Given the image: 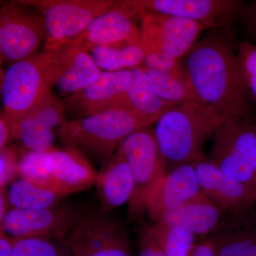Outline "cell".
<instances>
[{
  "label": "cell",
  "instance_id": "ba28073f",
  "mask_svg": "<svg viewBox=\"0 0 256 256\" xmlns=\"http://www.w3.org/2000/svg\"><path fill=\"white\" fill-rule=\"evenodd\" d=\"M18 4L41 12L46 26L44 50L73 41L94 20L116 4L112 0H23Z\"/></svg>",
  "mask_w": 256,
  "mask_h": 256
},
{
  "label": "cell",
  "instance_id": "7402d4cb",
  "mask_svg": "<svg viewBox=\"0 0 256 256\" xmlns=\"http://www.w3.org/2000/svg\"><path fill=\"white\" fill-rule=\"evenodd\" d=\"M223 210L200 192L186 204L170 212L158 223L180 227L194 235L212 233L220 224Z\"/></svg>",
  "mask_w": 256,
  "mask_h": 256
},
{
  "label": "cell",
  "instance_id": "ffe728a7",
  "mask_svg": "<svg viewBox=\"0 0 256 256\" xmlns=\"http://www.w3.org/2000/svg\"><path fill=\"white\" fill-rule=\"evenodd\" d=\"M96 185L102 212L110 213L129 202L134 181L129 165L118 150L98 173Z\"/></svg>",
  "mask_w": 256,
  "mask_h": 256
},
{
  "label": "cell",
  "instance_id": "6da1fadb",
  "mask_svg": "<svg viewBox=\"0 0 256 256\" xmlns=\"http://www.w3.org/2000/svg\"><path fill=\"white\" fill-rule=\"evenodd\" d=\"M220 30L198 40L183 57L186 77L202 104L224 119H250L252 101L244 92L236 63L237 44Z\"/></svg>",
  "mask_w": 256,
  "mask_h": 256
},
{
  "label": "cell",
  "instance_id": "cb8c5ba5",
  "mask_svg": "<svg viewBox=\"0 0 256 256\" xmlns=\"http://www.w3.org/2000/svg\"><path fill=\"white\" fill-rule=\"evenodd\" d=\"M101 72L90 54L77 46L68 68L56 85L62 92L74 94L95 82Z\"/></svg>",
  "mask_w": 256,
  "mask_h": 256
},
{
  "label": "cell",
  "instance_id": "8d00e7d4",
  "mask_svg": "<svg viewBox=\"0 0 256 256\" xmlns=\"http://www.w3.org/2000/svg\"><path fill=\"white\" fill-rule=\"evenodd\" d=\"M188 256H216L210 240L195 245Z\"/></svg>",
  "mask_w": 256,
  "mask_h": 256
},
{
  "label": "cell",
  "instance_id": "7c38bea8",
  "mask_svg": "<svg viewBox=\"0 0 256 256\" xmlns=\"http://www.w3.org/2000/svg\"><path fill=\"white\" fill-rule=\"evenodd\" d=\"M140 30L144 52H156L182 58L206 28L188 18L151 14L143 18Z\"/></svg>",
  "mask_w": 256,
  "mask_h": 256
},
{
  "label": "cell",
  "instance_id": "9a60e30c",
  "mask_svg": "<svg viewBox=\"0 0 256 256\" xmlns=\"http://www.w3.org/2000/svg\"><path fill=\"white\" fill-rule=\"evenodd\" d=\"M200 192L192 163L176 165L158 182L146 206L150 218L156 223L191 200Z\"/></svg>",
  "mask_w": 256,
  "mask_h": 256
},
{
  "label": "cell",
  "instance_id": "83f0119b",
  "mask_svg": "<svg viewBox=\"0 0 256 256\" xmlns=\"http://www.w3.org/2000/svg\"><path fill=\"white\" fill-rule=\"evenodd\" d=\"M47 153L30 150L23 152L18 160V174L22 180L42 188L62 190L72 194L54 181L45 166Z\"/></svg>",
  "mask_w": 256,
  "mask_h": 256
},
{
  "label": "cell",
  "instance_id": "4316f807",
  "mask_svg": "<svg viewBox=\"0 0 256 256\" xmlns=\"http://www.w3.org/2000/svg\"><path fill=\"white\" fill-rule=\"evenodd\" d=\"M150 230L166 256H188L195 246L194 235L180 227L156 223Z\"/></svg>",
  "mask_w": 256,
  "mask_h": 256
},
{
  "label": "cell",
  "instance_id": "44dd1931",
  "mask_svg": "<svg viewBox=\"0 0 256 256\" xmlns=\"http://www.w3.org/2000/svg\"><path fill=\"white\" fill-rule=\"evenodd\" d=\"M130 72L129 88L114 109L128 111L151 126L176 105L163 100L152 92L140 67L131 68Z\"/></svg>",
  "mask_w": 256,
  "mask_h": 256
},
{
  "label": "cell",
  "instance_id": "603a6c76",
  "mask_svg": "<svg viewBox=\"0 0 256 256\" xmlns=\"http://www.w3.org/2000/svg\"><path fill=\"white\" fill-rule=\"evenodd\" d=\"M8 197L11 208L22 210H43L60 204L70 194L62 190L37 186L20 178L10 185Z\"/></svg>",
  "mask_w": 256,
  "mask_h": 256
},
{
  "label": "cell",
  "instance_id": "836d02e7",
  "mask_svg": "<svg viewBox=\"0 0 256 256\" xmlns=\"http://www.w3.org/2000/svg\"><path fill=\"white\" fill-rule=\"evenodd\" d=\"M238 22H242L246 36L250 41L256 42V0L246 3L240 12Z\"/></svg>",
  "mask_w": 256,
  "mask_h": 256
},
{
  "label": "cell",
  "instance_id": "9c48e42d",
  "mask_svg": "<svg viewBox=\"0 0 256 256\" xmlns=\"http://www.w3.org/2000/svg\"><path fill=\"white\" fill-rule=\"evenodd\" d=\"M134 21L162 14L188 18L212 30H226L238 22L246 2L242 0H124Z\"/></svg>",
  "mask_w": 256,
  "mask_h": 256
},
{
  "label": "cell",
  "instance_id": "5b68a950",
  "mask_svg": "<svg viewBox=\"0 0 256 256\" xmlns=\"http://www.w3.org/2000/svg\"><path fill=\"white\" fill-rule=\"evenodd\" d=\"M118 150L129 165L134 181L128 214L136 220L146 212V203L153 188L168 172V162L160 150L156 130L146 126L120 142Z\"/></svg>",
  "mask_w": 256,
  "mask_h": 256
},
{
  "label": "cell",
  "instance_id": "1f68e13d",
  "mask_svg": "<svg viewBox=\"0 0 256 256\" xmlns=\"http://www.w3.org/2000/svg\"><path fill=\"white\" fill-rule=\"evenodd\" d=\"M18 160L14 148L8 146L0 150V188H6L18 176Z\"/></svg>",
  "mask_w": 256,
  "mask_h": 256
},
{
  "label": "cell",
  "instance_id": "4fadbf2b",
  "mask_svg": "<svg viewBox=\"0 0 256 256\" xmlns=\"http://www.w3.org/2000/svg\"><path fill=\"white\" fill-rule=\"evenodd\" d=\"M200 192L226 212H242L256 204V192L234 180L202 156L192 162Z\"/></svg>",
  "mask_w": 256,
  "mask_h": 256
},
{
  "label": "cell",
  "instance_id": "8fae6325",
  "mask_svg": "<svg viewBox=\"0 0 256 256\" xmlns=\"http://www.w3.org/2000/svg\"><path fill=\"white\" fill-rule=\"evenodd\" d=\"M82 210L72 203H60L43 210L12 208L0 224V230L15 239L60 240L70 232Z\"/></svg>",
  "mask_w": 256,
  "mask_h": 256
},
{
  "label": "cell",
  "instance_id": "7a4b0ae2",
  "mask_svg": "<svg viewBox=\"0 0 256 256\" xmlns=\"http://www.w3.org/2000/svg\"><path fill=\"white\" fill-rule=\"evenodd\" d=\"M77 46L68 42L10 65L2 75V114L16 140L22 121L68 68Z\"/></svg>",
  "mask_w": 256,
  "mask_h": 256
},
{
  "label": "cell",
  "instance_id": "f546056e",
  "mask_svg": "<svg viewBox=\"0 0 256 256\" xmlns=\"http://www.w3.org/2000/svg\"><path fill=\"white\" fill-rule=\"evenodd\" d=\"M14 256H73L60 240L42 238H14Z\"/></svg>",
  "mask_w": 256,
  "mask_h": 256
},
{
  "label": "cell",
  "instance_id": "d590c367",
  "mask_svg": "<svg viewBox=\"0 0 256 256\" xmlns=\"http://www.w3.org/2000/svg\"><path fill=\"white\" fill-rule=\"evenodd\" d=\"M12 138L11 128L9 122L4 114L1 112L0 116V150L8 146L10 138Z\"/></svg>",
  "mask_w": 256,
  "mask_h": 256
},
{
  "label": "cell",
  "instance_id": "f1b7e54d",
  "mask_svg": "<svg viewBox=\"0 0 256 256\" xmlns=\"http://www.w3.org/2000/svg\"><path fill=\"white\" fill-rule=\"evenodd\" d=\"M236 63L244 92L256 102V45L246 41L238 42Z\"/></svg>",
  "mask_w": 256,
  "mask_h": 256
},
{
  "label": "cell",
  "instance_id": "30bf717a",
  "mask_svg": "<svg viewBox=\"0 0 256 256\" xmlns=\"http://www.w3.org/2000/svg\"><path fill=\"white\" fill-rule=\"evenodd\" d=\"M26 6L8 3L0 12L1 62L13 64L36 54L42 42L46 41L44 20L26 11Z\"/></svg>",
  "mask_w": 256,
  "mask_h": 256
},
{
  "label": "cell",
  "instance_id": "2e32d148",
  "mask_svg": "<svg viewBox=\"0 0 256 256\" xmlns=\"http://www.w3.org/2000/svg\"><path fill=\"white\" fill-rule=\"evenodd\" d=\"M66 122L63 105L50 90L22 121L16 140L30 150L50 152L56 149L53 130Z\"/></svg>",
  "mask_w": 256,
  "mask_h": 256
},
{
  "label": "cell",
  "instance_id": "d6a6232c",
  "mask_svg": "<svg viewBox=\"0 0 256 256\" xmlns=\"http://www.w3.org/2000/svg\"><path fill=\"white\" fill-rule=\"evenodd\" d=\"M139 256H166L156 244L148 225L143 226L140 235Z\"/></svg>",
  "mask_w": 256,
  "mask_h": 256
},
{
  "label": "cell",
  "instance_id": "d6986e66",
  "mask_svg": "<svg viewBox=\"0 0 256 256\" xmlns=\"http://www.w3.org/2000/svg\"><path fill=\"white\" fill-rule=\"evenodd\" d=\"M130 80V69L102 72L95 82L73 94L69 100L86 117L112 110L127 92Z\"/></svg>",
  "mask_w": 256,
  "mask_h": 256
},
{
  "label": "cell",
  "instance_id": "277c9868",
  "mask_svg": "<svg viewBox=\"0 0 256 256\" xmlns=\"http://www.w3.org/2000/svg\"><path fill=\"white\" fill-rule=\"evenodd\" d=\"M148 124L121 109H112L67 121L60 127V139L67 146L86 151L106 163L120 142L130 134Z\"/></svg>",
  "mask_w": 256,
  "mask_h": 256
},
{
  "label": "cell",
  "instance_id": "74e56055",
  "mask_svg": "<svg viewBox=\"0 0 256 256\" xmlns=\"http://www.w3.org/2000/svg\"><path fill=\"white\" fill-rule=\"evenodd\" d=\"M11 208L8 192L6 188H0V224L4 220L5 216Z\"/></svg>",
  "mask_w": 256,
  "mask_h": 256
},
{
  "label": "cell",
  "instance_id": "e0dca14e",
  "mask_svg": "<svg viewBox=\"0 0 256 256\" xmlns=\"http://www.w3.org/2000/svg\"><path fill=\"white\" fill-rule=\"evenodd\" d=\"M208 240L216 256H256V213L254 207L226 212Z\"/></svg>",
  "mask_w": 256,
  "mask_h": 256
},
{
  "label": "cell",
  "instance_id": "e575fe53",
  "mask_svg": "<svg viewBox=\"0 0 256 256\" xmlns=\"http://www.w3.org/2000/svg\"><path fill=\"white\" fill-rule=\"evenodd\" d=\"M14 238L0 232V256H14Z\"/></svg>",
  "mask_w": 256,
  "mask_h": 256
},
{
  "label": "cell",
  "instance_id": "4dcf8cb0",
  "mask_svg": "<svg viewBox=\"0 0 256 256\" xmlns=\"http://www.w3.org/2000/svg\"><path fill=\"white\" fill-rule=\"evenodd\" d=\"M142 66L154 72L166 74L178 80L188 82L182 58H175L156 52H146Z\"/></svg>",
  "mask_w": 256,
  "mask_h": 256
},
{
  "label": "cell",
  "instance_id": "d4e9b609",
  "mask_svg": "<svg viewBox=\"0 0 256 256\" xmlns=\"http://www.w3.org/2000/svg\"><path fill=\"white\" fill-rule=\"evenodd\" d=\"M96 65L106 72H117L142 66L144 52L142 44L126 46H96L89 50Z\"/></svg>",
  "mask_w": 256,
  "mask_h": 256
},
{
  "label": "cell",
  "instance_id": "484cf974",
  "mask_svg": "<svg viewBox=\"0 0 256 256\" xmlns=\"http://www.w3.org/2000/svg\"><path fill=\"white\" fill-rule=\"evenodd\" d=\"M140 68L148 86L154 94L163 100L174 105H181L191 102L202 104L194 92L190 82L178 80L144 66Z\"/></svg>",
  "mask_w": 256,
  "mask_h": 256
},
{
  "label": "cell",
  "instance_id": "3957f363",
  "mask_svg": "<svg viewBox=\"0 0 256 256\" xmlns=\"http://www.w3.org/2000/svg\"><path fill=\"white\" fill-rule=\"evenodd\" d=\"M224 120L213 109L197 102L176 105L166 111L154 130L168 163H192L203 156L204 142Z\"/></svg>",
  "mask_w": 256,
  "mask_h": 256
},
{
  "label": "cell",
  "instance_id": "5bb4252c",
  "mask_svg": "<svg viewBox=\"0 0 256 256\" xmlns=\"http://www.w3.org/2000/svg\"><path fill=\"white\" fill-rule=\"evenodd\" d=\"M122 1L96 18L72 43L88 52L94 47L142 44L140 30Z\"/></svg>",
  "mask_w": 256,
  "mask_h": 256
},
{
  "label": "cell",
  "instance_id": "ac0fdd59",
  "mask_svg": "<svg viewBox=\"0 0 256 256\" xmlns=\"http://www.w3.org/2000/svg\"><path fill=\"white\" fill-rule=\"evenodd\" d=\"M45 166L54 181L72 194L96 184L98 173L82 152L74 146L47 153Z\"/></svg>",
  "mask_w": 256,
  "mask_h": 256
},
{
  "label": "cell",
  "instance_id": "52a82bcc",
  "mask_svg": "<svg viewBox=\"0 0 256 256\" xmlns=\"http://www.w3.org/2000/svg\"><path fill=\"white\" fill-rule=\"evenodd\" d=\"M73 256H130L127 232L118 220L96 207H82L60 240Z\"/></svg>",
  "mask_w": 256,
  "mask_h": 256
},
{
  "label": "cell",
  "instance_id": "8992f818",
  "mask_svg": "<svg viewBox=\"0 0 256 256\" xmlns=\"http://www.w3.org/2000/svg\"><path fill=\"white\" fill-rule=\"evenodd\" d=\"M210 160L226 174L256 192V124L225 119L213 134Z\"/></svg>",
  "mask_w": 256,
  "mask_h": 256
}]
</instances>
